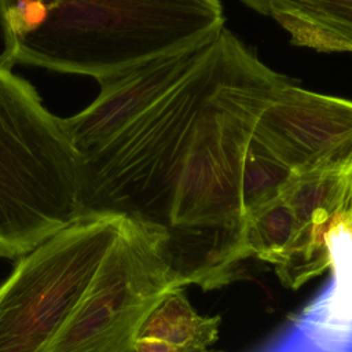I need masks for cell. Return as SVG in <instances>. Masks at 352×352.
Returning a JSON list of instances; mask_svg holds the SVG:
<instances>
[{"mask_svg": "<svg viewBox=\"0 0 352 352\" xmlns=\"http://www.w3.org/2000/svg\"><path fill=\"white\" fill-rule=\"evenodd\" d=\"M0 63L95 80L213 41L219 0H0Z\"/></svg>", "mask_w": 352, "mask_h": 352, "instance_id": "cell-1", "label": "cell"}, {"mask_svg": "<svg viewBox=\"0 0 352 352\" xmlns=\"http://www.w3.org/2000/svg\"><path fill=\"white\" fill-rule=\"evenodd\" d=\"M235 37L226 26L204 59L165 96L84 160L85 210L166 230L175 187L226 73Z\"/></svg>", "mask_w": 352, "mask_h": 352, "instance_id": "cell-2", "label": "cell"}, {"mask_svg": "<svg viewBox=\"0 0 352 352\" xmlns=\"http://www.w3.org/2000/svg\"><path fill=\"white\" fill-rule=\"evenodd\" d=\"M84 212V160L62 118L0 63V256L26 254Z\"/></svg>", "mask_w": 352, "mask_h": 352, "instance_id": "cell-3", "label": "cell"}, {"mask_svg": "<svg viewBox=\"0 0 352 352\" xmlns=\"http://www.w3.org/2000/svg\"><path fill=\"white\" fill-rule=\"evenodd\" d=\"M184 285L168 231L124 214L87 290L44 352H132L147 314Z\"/></svg>", "mask_w": 352, "mask_h": 352, "instance_id": "cell-4", "label": "cell"}, {"mask_svg": "<svg viewBox=\"0 0 352 352\" xmlns=\"http://www.w3.org/2000/svg\"><path fill=\"white\" fill-rule=\"evenodd\" d=\"M124 214L87 210L21 256L0 285V352H44L72 314Z\"/></svg>", "mask_w": 352, "mask_h": 352, "instance_id": "cell-5", "label": "cell"}, {"mask_svg": "<svg viewBox=\"0 0 352 352\" xmlns=\"http://www.w3.org/2000/svg\"><path fill=\"white\" fill-rule=\"evenodd\" d=\"M252 136L293 173L352 162V100L290 81L256 116Z\"/></svg>", "mask_w": 352, "mask_h": 352, "instance_id": "cell-6", "label": "cell"}, {"mask_svg": "<svg viewBox=\"0 0 352 352\" xmlns=\"http://www.w3.org/2000/svg\"><path fill=\"white\" fill-rule=\"evenodd\" d=\"M160 56L98 78L95 100L62 118L77 151L87 157L175 88L205 56L209 45Z\"/></svg>", "mask_w": 352, "mask_h": 352, "instance_id": "cell-7", "label": "cell"}, {"mask_svg": "<svg viewBox=\"0 0 352 352\" xmlns=\"http://www.w3.org/2000/svg\"><path fill=\"white\" fill-rule=\"evenodd\" d=\"M272 18L297 47L352 52V0H241Z\"/></svg>", "mask_w": 352, "mask_h": 352, "instance_id": "cell-8", "label": "cell"}, {"mask_svg": "<svg viewBox=\"0 0 352 352\" xmlns=\"http://www.w3.org/2000/svg\"><path fill=\"white\" fill-rule=\"evenodd\" d=\"M221 316L198 314L183 287L169 290L142 322L132 352H223L212 349Z\"/></svg>", "mask_w": 352, "mask_h": 352, "instance_id": "cell-9", "label": "cell"}, {"mask_svg": "<svg viewBox=\"0 0 352 352\" xmlns=\"http://www.w3.org/2000/svg\"><path fill=\"white\" fill-rule=\"evenodd\" d=\"M297 236V220L280 194L243 214L236 232L235 260L254 257L276 267L290 253Z\"/></svg>", "mask_w": 352, "mask_h": 352, "instance_id": "cell-10", "label": "cell"}]
</instances>
